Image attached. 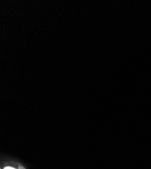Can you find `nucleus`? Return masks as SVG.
<instances>
[{
	"label": "nucleus",
	"instance_id": "f257e3e1",
	"mask_svg": "<svg viewBox=\"0 0 151 169\" xmlns=\"http://www.w3.org/2000/svg\"><path fill=\"white\" fill-rule=\"evenodd\" d=\"M4 169H15V168H12V167H10V166H7V167H5Z\"/></svg>",
	"mask_w": 151,
	"mask_h": 169
},
{
	"label": "nucleus",
	"instance_id": "f03ea898",
	"mask_svg": "<svg viewBox=\"0 0 151 169\" xmlns=\"http://www.w3.org/2000/svg\"><path fill=\"white\" fill-rule=\"evenodd\" d=\"M18 169H25V168H24L23 166H19Z\"/></svg>",
	"mask_w": 151,
	"mask_h": 169
}]
</instances>
